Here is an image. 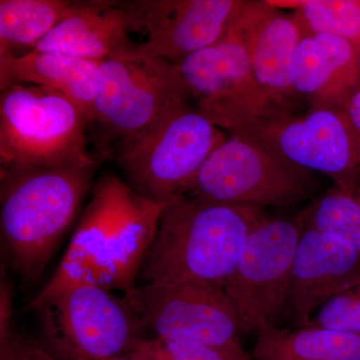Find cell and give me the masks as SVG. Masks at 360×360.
I'll list each match as a JSON object with an SVG mask.
<instances>
[{"instance_id": "obj_16", "label": "cell", "mask_w": 360, "mask_h": 360, "mask_svg": "<svg viewBox=\"0 0 360 360\" xmlns=\"http://www.w3.org/2000/svg\"><path fill=\"white\" fill-rule=\"evenodd\" d=\"M122 1H73L68 15L32 51L103 61L139 51Z\"/></svg>"}, {"instance_id": "obj_23", "label": "cell", "mask_w": 360, "mask_h": 360, "mask_svg": "<svg viewBox=\"0 0 360 360\" xmlns=\"http://www.w3.org/2000/svg\"><path fill=\"white\" fill-rule=\"evenodd\" d=\"M134 360H251L243 345L212 347L146 336L125 355Z\"/></svg>"}, {"instance_id": "obj_3", "label": "cell", "mask_w": 360, "mask_h": 360, "mask_svg": "<svg viewBox=\"0 0 360 360\" xmlns=\"http://www.w3.org/2000/svg\"><path fill=\"white\" fill-rule=\"evenodd\" d=\"M260 208L210 202L181 194L165 206L137 284L187 283L224 288Z\"/></svg>"}, {"instance_id": "obj_2", "label": "cell", "mask_w": 360, "mask_h": 360, "mask_svg": "<svg viewBox=\"0 0 360 360\" xmlns=\"http://www.w3.org/2000/svg\"><path fill=\"white\" fill-rule=\"evenodd\" d=\"M101 162L0 172L2 264L37 283L91 193Z\"/></svg>"}, {"instance_id": "obj_14", "label": "cell", "mask_w": 360, "mask_h": 360, "mask_svg": "<svg viewBox=\"0 0 360 360\" xmlns=\"http://www.w3.org/2000/svg\"><path fill=\"white\" fill-rule=\"evenodd\" d=\"M359 284V251L331 234L302 229L286 307L296 328L309 326L322 304Z\"/></svg>"}, {"instance_id": "obj_1", "label": "cell", "mask_w": 360, "mask_h": 360, "mask_svg": "<svg viewBox=\"0 0 360 360\" xmlns=\"http://www.w3.org/2000/svg\"><path fill=\"white\" fill-rule=\"evenodd\" d=\"M165 205L141 198L118 174L98 175L63 259L39 293L75 283L132 290Z\"/></svg>"}, {"instance_id": "obj_11", "label": "cell", "mask_w": 360, "mask_h": 360, "mask_svg": "<svg viewBox=\"0 0 360 360\" xmlns=\"http://www.w3.org/2000/svg\"><path fill=\"white\" fill-rule=\"evenodd\" d=\"M122 297L148 336L212 347L243 345L238 310L224 288L141 283Z\"/></svg>"}, {"instance_id": "obj_28", "label": "cell", "mask_w": 360, "mask_h": 360, "mask_svg": "<svg viewBox=\"0 0 360 360\" xmlns=\"http://www.w3.org/2000/svg\"><path fill=\"white\" fill-rule=\"evenodd\" d=\"M108 360H134V359H127V357H116V359H108Z\"/></svg>"}, {"instance_id": "obj_21", "label": "cell", "mask_w": 360, "mask_h": 360, "mask_svg": "<svg viewBox=\"0 0 360 360\" xmlns=\"http://www.w3.org/2000/svg\"><path fill=\"white\" fill-rule=\"evenodd\" d=\"M302 229L326 232L349 243L360 253V184L328 191L303 212Z\"/></svg>"}, {"instance_id": "obj_4", "label": "cell", "mask_w": 360, "mask_h": 360, "mask_svg": "<svg viewBox=\"0 0 360 360\" xmlns=\"http://www.w3.org/2000/svg\"><path fill=\"white\" fill-rule=\"evenodd\" d=\"M89 117L63 92L13 84L0 94V172L16 168L87 167Z\"/></svg>"}, {"instance_id": "obj_26", "label": "cell", "mask_w": 360, "mask_h": 360, "mask_svg": "<svg viewBox=\"0 0 360 360\" xmlns=\"http://www.w3.org/2000/svg\"><path fill=\"white\" fill-rule=\"evenodd\" d=\"M6 267H1L0 285V338L8 335L14 328L13 309V288L7 278Z\"/></svg>"}, {"instance_id": "obj_20", "label": "cell", "mask_w": 360, "mask_h": 360, "mask_svg": "<svg viewBox=\"0 0 360 360\" xmlns=\"http://www.w3.org/2000/svg\"><path fill=\"white\" fill-rule=\"evenodd\" d=\"M68 0H0V53L34 49L70 13Z\"/></svg>"}, {"instance_id": "obj_13", "label": "cell", "mask_w": 360, "mask_h": 360, "mask_svg": "<svg viewBox=\"0 0 360 360\" xmlns=\"http://www.w3.org/2000/svg\"><path fill=\"white\" fill-rule=\"evenodd\" d=\"M139 51L179 63L224 37L239 0L122 1Z\"/></svg>"}, {"instance_id": "obj_25", "label": "cell", "mask_w": 360, "mask_h": 360, "mask_svg": "<svg viewBox=\"0 0 360 360\" xmlns=\"http://www.w3.org/2000/svg\"><path fill=\"white\" fill-rule=\"evenodd\" d=\"M0 360H58L45 349L39 340L13 328L0 338Z\"/></svg>"}, {"instance_id": "obj_5", "label": "cell", "mask_w": 360, "mask_h": 360, "mask_svg": "<svg viewBox=\"0 0 360 360\" xmlns=\"http://www.w3.org/2000/svg\"><path fill=\"white\" fill-rule=\"evenodd\" d=\"M225 139L219 127L184 103L116 144L110 158L132 191L165 205L186 193L206 158Z\"/></svg>"}, {"instance_id": "obj_12", "label": "cell", "mask_w": 360, "mask_h": 360, "mask_svg": "<svg viewBox=\"0 0 360 360\" xmlns=\"http://www.w3.org/2000/svg\"><path fill=\"white\" fill-rule=\"evenodd\" d=\"M302 229L264 217L248 236L224 290L238 310L243 335L274 323L288 307L291 272Z\"/></svg>"}, {"instance_id": "obj_10", "label": "cell", "mask_w": 360, "mask_h": 360, "mask_svg": "<svg viewBox=\"0 0 360 360\" xmlns=\"http://www.w3.org/2000/svg\"><path fill=\"white\" fill-rule=\"evenodd\" d=\"M238 134L259 142L293 167L329 175L342 188L356 184L360 135L340 108L314 106L303 116L283 108Z\"/></svg>"}, {"instance_id": "obj_15", "label": "cell", "mask_w": 360, "mask_h": 360, "mask_svg": "<svg viewBox=\"0 0 360 360\" xmlns=\"http://www.w3.org/2000/svg\"><path fill=\"white\" fill-rule=\"evenodd\" d=\"M226 34L245 47L258 84L276 103L286 106L295 94L291 68L303 37L295 16L279 13L270 2L239 1Z\"/></svg>"}, {"instance_id": "obj_6", "label": "cell", "mask_w": 360, "mask_h": 360, "mask_svg": "<svg viewBox=\"0 0 360 360\" xmlns=\"http://www.w3.org/2000/svg\"><path fill=\"white\" fill-rule=\"evenodd\" d=\"M30 309L39 340L58 360H108L125 356L148 336L123 297L92 283L37 293Z\"/></svg>"}, {"instance_id": "obj_9", "label": "cell", "mask_w": 360, "mask_h": 360, "mask_svg": "<svg viewBox=\"0 0 360 360\" xmlns=\"http://www.w3.org/2000/svg\"><path fill=\"white\" fill-rule=\"evenodd\" d=\"M175 65L188 101L195 103L194 110L231 134L288 108L276 103L258 84L245 47L226 33Z\"/></svg>"}, {"instance_id": "obj_27", "label": "cell", "mask_w": 360, "mask_h": 360, "mask_svg": "<svg viewBox=\"0 0 360 360\" xmlns=\"http://www.w3.org/2000/svg\"><path fill=\"white\" fill-rule=\"evenodd\" d=\"M340 110L345 112L350 124L360 135V87L350 94Z\"/></svg>"}, {"instance_id": "obj_18", "label": "cell", "mask_w": 360, "mask_h": 360, "mask_svg": "<svg viewBox=\"0 0 360 360\" xmlns=\"http://www.w3.org/2000/svg\"><path fill=\"white\" fill-rule=\"evenodd\" d=\"M101 63L54 52L0 53V87L30 84L58 90L77 104L91 122Z\"/></svg>"}, {"instance_id": "obj_24", "label": "cell", "mask_w": 360, "mask_h": 360, "mask_svg": "<svg viewBox=\"0 0 360 360\" xmlns=\"http://www.w3.org/2000/svg\"><path fill=\"white\" fill-rule=\"evenodd\" d=\"M309 326L360 335V284L322 304Z\"/></svg>"}, {"instance_id": "obj_17", "label": "cell", "mask_w": 360, "mask_h": 360, "mask_svg": "<svg viewBox=\"0 0 360 360\" xmlns=\"http://www.w3.org/2000/svg\"><path fill=\"white\" fill-rule=\"evenodd\" d=\"M295 94L309 96L314 106L341 108L360 87V49L329 34H303L291 68Z\"/></svg>"}, {"instance_id": "obj_22", "label": "cell", "mask_w": 360, "mask_h": 360, "mask_svg": "<svg viewBox=\"0 0 360 360\" xmlns=\"http://www.w3.org/2000/svg\"><path fill=\"white\" fill-rule=\"evenodd\" d=\"M296 20L303 34H329L360 49L359 0H309L300 2Z\"/></svg>"}, {"instance_id": "obj_19", "label": "cell", "mask_w": 360, "mask_h": 360, "mask_svg": "<svg viewBox=\"0 0 360 360\" xmlns=\"http://www.w3.org/2000/svg\"><path fill=\"white\" fill-rule=\"evenodd\" d=\"M255 360H360V335L333 329H286L274 323L257 328Z\"/></svg>"}, {"instance_id": "obj_8", "label": "cell", "mask_w": 360, "mask_h": 360, "mask_svg": "<svg viewBox=\"0 0 360 360\" xmlns=\"http://www.w3.org/2000/svg\"><path fill=\"white\" fill-rule=\"evenodd\" d=\"M314 184L311 172L285 162L255 139L231 134L208 155L184 194L262 210L304 200Z\"/></svg>"}, {"instance_id": "obj_7", "label": "cell", "mask_w": 360, "mask_h": 360, "mask_svg": "<svg viewBox=\"0 0 360 360\" xmlns=\"http://www.w3.org/2000/svg\"><path fill=\"white\" fill-rule=\"evenodd\" d=\"M184 103L188 97L174 63L139 49L103 61L90 122L96 125L101 156Z\"/></svg>"}]
</instances>
